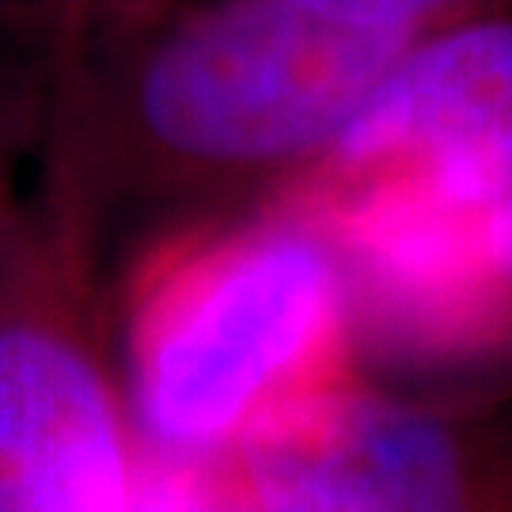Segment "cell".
<instances>
[{"mask_svg": "<svg viewBox=\"0 0 512 512\" xmlns=\"http://www.w3.org/2000/svg\"><path fill=\"white\" fill-rule=\"evenodd\" d=\"M410 38L342 27L293 0H171L137 27L57 54L54 209L110 239L277 198L338 137Z\"/></svg>", "mask_w": 512, "mask_h": 512, "instance_id": "obj_1", "label": "cell"}, {"mask_svg": "<svg viewBox=\"0 0 512 512\" xmlns=\"http://www.w3.org/2000/svg\"><path fill=\"white\" fill-rule=\"evenodd\" d=\"M118 323L137 437L186 456H228L270 410L353 380L361 353L342 262L281 198L145 239Z\"/></svg>", "mask_w": 512, "mask_h": 512, "instance_id": "obj_2", "label": "cell"}, {"mask_svg": "<svg viewBox=\"0 0 512 512\" xmlns=\"http://www.w3.org/2000/svg\"><path fill=\"white\" fill-rule=\"evenodd\" d=\"M137 452L99 266L50 209L0 281V512H129Z\"/></svg>", "mask_w": 512, "mask_h": 512, "instance_id": "obj_3", "label": "cell"}, {"mask_svg": "<svg viewBox=\"0 0 512 512\" xmlns=\"http://www.w3.org/2000/svg\"><path fill=\"white\" fill-rule=\"evenodd\" d=\"M228 463L258 512H512L494 433L357 376L258 418Z\"/></svg>", "mask_w": 512, "mask_h": 512, "instance_id": "obj_4", "label": "cell"}, {"mask_svg": "<svg viewBox=\"0 0 512 512\" xmlns=\"http://www.w3.org/2000/svg\"><path fill=\"white\" fill-rule=\"evenodd\" d=\"M509 129L512 0L410 38L327 152L289 186H342L414 171Z\"/></svg>", "mask_w": 512, "mask_h": 512, "instance_id": "obj_5", "label": "cell"}, {"mask_svg": "<svg viewBox=\"0 0 512 512\" xmlns=\"http://www.w3.org/2000/svg\"><path fill=\"white\" fill-rule=\"evenodd\" d=\"M57 50L0 31V281L46 224Z\"/></svg>", "mask_w": 512, "mask_h": 512, "instance_id": "obj_6", "label": "cell"}, {"mask_svg": "<svg viewBox=\"0 0 512 512\" xmlns=\"http://www.w3.org/2000/svg\"><path fill=\"white\" fill-rule=\"evenodd\" d=\"M129 512H247L228 456H186L141 440Z\"/></svg>", "mask_w": 512, "mask_h": 512, "instance_id": "obj_7", "label": "cell"}, {"mask_svg": "<svg viewBox=\"0 0 512 512\" xmlns=\"http://www.w3.org/2000/svg\"><path fill=\"white\" fill-rule=\"evenodd\" d=\"M171 0H0V31L35 38L57 54L80 50L164 12Z\"/></svg>", "mask_w": 512, "mask_h": 512, "instance_id": "obj_8", "label": "cell"}, {"mask_svg": "<svg viewBox=\"0 0 512 512\" xmlns=\"http://www.w3.org/2000/svg\"><path fill=\"white\" fill-rule=\"evenodd\" d=\"M293 4L323 19H334L342 27L418 38L440 23H452L459 16H471V12L494 8V4H509V0H293Z\"/></svg>", "mask_w": 512, "mask_h": 512, "instance_id": "obj_9", "label": "cell"}, {"mask_svg": "<svg viewBox=\"0 0 512 512\" xmlns=\"http://www.w3.org/2000/svg\"><path fill=\"white\" fill-rule=\"evenodd\" d=\"M482 289H486L490 361L512 357V194L486 217Z\"/></svg>", "mask_w": 512, "mask_h": 512, "instance_id": "obj_10", "label": "cell"}, {"mask_svg": "<svg viewBox=\"0 0 512 512\" xmlns=\"http://www.w3.org/2000/svg\"><path fill=\"white\" fill-rule=\"evenodd\" d=\"M247 512H258V509H251V505H247Z\"/></svg>", "mask_w": 512, "mask_h": 512, "instance_id": "obj_11", "label": "cell"}]
</instances>
